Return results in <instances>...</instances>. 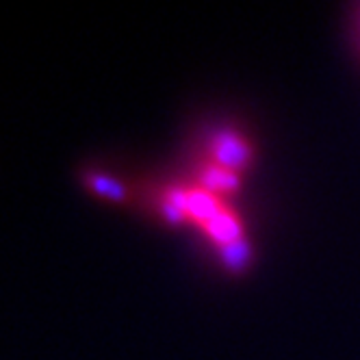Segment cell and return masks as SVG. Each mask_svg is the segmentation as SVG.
I'll return each instance as SVG.
<instances>
[{
    "label": "cell",
    "mask_w": 360,
    "mask_h": 360,
    "mask_svg": "<svg viewBox=\"0 0 360 360\" xmlns=\"http://www.w3.org/2000/svg\"><path fill=\"white\" fill-rule=\"evenodd\" d=\"M209 230V235L221 243V245H228V243H235L241 239V226L239 221L235 219V215L230 211H221L217 217H213L207 226H204Z\"/></svg>",
    "instance_id": "277c9868"
},
{
    "label": "cell",
    "mask_w": 360,
    "mask_h": 360,
    "mask_svg": "<svg viewBox=\"0 0 360 360\" xmlns=\"http://www.w3.org/2000/svg\"><path fill=\"white\" fill-rule=\"evenodd\" d=\"M221 211L224 209H221V204L217 202V198L213 193H209L207 189L200 187V189L187 191V215H191L202 226H207Z\"/></svg>",
    "instance_id": "7a4b0ae2"
},
{
    "label": "cell",
    "mask_w": 360,
    "mask_h": 360,
    "mask_svg": "<svg viewBox=\"0 0 360 360\" xmlns=\"http://www.w3.org/2000/svg\"><path fill=\"white\" fill-rule=\"evenodd\" d=\"M200 178H202V189H207L213 195L217 191H235L239 187V174L233 169H226L217 163L204 167Z\"/></svg>",
    "instance_id": "3957f363"
},
{
    "label": "cell",
    "mask_w": 360,
    "mask_h": 360,
    "mask_svg": "<svg viewBox=\"0 0 360 360\" xmlns=\"http://www.w3.org/2000/svg\"><path fill=\"white\" fill-rule=\"evenodd\" d=\"M211 152H213V159L217 165H221L226 169H233V172H239L241 167H245L252 157V150H250L248 141L230 131L213 137Z\"/></svg>",
    "instance_id": "6da1fadb"
},
{
    "label": "cell",
    "mask_w": 360,
    "mask_h": 360,
    "mask_svg": "<svg viewBox=\"0 0 360 360\" xmlns=\"http://www.w3.org/2000/svg\"><path fill=\"white\" fill-rule=\"evenodd\" d=\"M221 259H224L228 269L239 271L250 261V248L243 239H239L235 243H228V245H221Z\"/></svg>",
    "instance_id": "5b68a950"
}]
</instances>
